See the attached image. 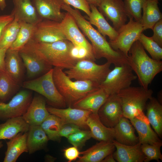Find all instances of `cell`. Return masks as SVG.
Listing matches in <instances>:
<instances>
[{
	"mask_svg": "<svg viewBox=\"0 0 162 162\" xmlns=\"http://www.w3.org/2000/svg\"><path fill=\"white\" fill-rule=\"evenodd\" d=\"M14 8L12 14L19 21L37 24L42 20L38 16L32 0H13Z\"/></svg>",
	"mask_w": 162,
	"mask_h": 162,
	"instance_id": "21",
	"label": "cell"
},
{
	"mask_svg": "<svg viewBox=\"0 0 162 162\" xmlns=\"http://www.w3.org/2000/svg\"><path fill=\"white\" fill-rule=\"evenodd\" d=\"M38 15L42 20L61 22L65 12L61 11L64 2L62 0H32Z\"/></svg>",
	"mask_w": 162,
	"mask_h": 162,
	"instance_id": "15",
	"label": "cell"
},
{
	"mask_svg": "<svg viewBox=\"0 0 162 162\" xmlns=\"http://www.w3.org/2000/svg\"><path fill=\"white\" fill-rule=\"evenodd\" d=\"M29 126L22 116L8 119L0 124V140H10L20 133L27 132Z\"/></svg>",
	"mask_w": 162,
	"mask_h": 162,
	"instance_id": "26",
	"label": "cell"
},
{
	"mask_svg": "<svg viewBox=\"0 0 162 162\" xmlns=\"http://www.w3.org/2000/svg\"><path fill=\"white\" fill-rule=\"evenodd\" d=\"M20 85L5 71H0V101L4 102L16 93Z\"/></svg>",
	"mask_w": 162,
	"mask_h": 162,
	"instance_id": "33",
	"label": "cell"
},
{
	"mask_svg": "<svg viewBox=\"0 0 162 162\" xmlns=\"http://www.w3.org/2000/svg\"><path fill=\"white\" fill-rule=\"evenodd\" d=\"M162 146L161 141L155 142L152 144L144 143L141 144V150L146 156L144 162H149L152 160H155L158 162L162 160V155L160 148Z\"/></svg>",
	"mask_w": 162,
	"mask_h": 162,
	"instance_id": "37",
	"label": "cell"
},
{
	"mask_svg": "<svg viewBox=\"0 0 162 162\" xmlns=\"http://www.w3.org/2000/svg\"><path fill=\"white\" fill-rule=\"evenodd\" d=\"M12 14L0 15V38L5 27L14 19Z\"/></svg>",
	"mask_w": 162,
	"mask_h": 162,
	"instance_id": "44",
	"label": "cell"
},
{
	"mask_svg": "<svg viewBox=\"0 0 162 162\" xmlns=\"http://www.w3.org/2000/svg\"><path fill=\"white\" fill-rule=\"evenodd\" d=\"M98 7L104 16L112 22L117 31L126 23L128 17L122 0H101Z\"/></svg>",
	"mask_w": 162,
	"mask_h": 162,
	"instance_id": "10",
	"label": "cell"
},
{
	"mask_svg": "<svg viewBox=\"0 0 162 162\" xmlns=\"http://www.w3.org/2000/svg\"><path fill=\"white\" fill-rule=\"evenodd\" d=\"M129 18L128 23L117 31L116 38L109 42L114 50L121 51L128 57H129V52L131 46L139 40L143 31L140 21H136L132 17Z\"/></svg>",
	"mask_w": 162,
	"mask_h": 162,
	"instance_id": "8",
	"label": "cell"
},
{
	"mask_svg": "<svg viewBox=\"0 0 162 162\" xmlns=\"http://www.w3.org/2000/svg\"><path fill=\"white\" fill-rule=\"evenodd\" d=\"M46 100L41 95L34 96L22 117L30 125H40L50 114L46 105Z\"/></svg>",
	"mask_w": 162,
	"mask_h": 162,
	"instance_id": "16",
	"label": "cell"
},
{
	"mask_svg": "<svg viewBox=\"0 0 162 162\" xmlns=\"http://www.w3.org/2000/svg\"><path fill=\"white\" fill-rule=\"evenodd\" d=\"M66 39L60 22L43 20L36 24L31 40L38 43H51Z\"/></svg>",
	"mask_w": 162,
	"mask_h": 162,
	"instance_id": "11",
	"label": "cell"
},
{
	"mask_svg": "<svg viewBox=\"0 0 162 162\" xmlns=\"http://www.w3.org/2000/svg\"><path fill=\"white\" fill-rule=\"evenodd\" d=\"M19 53L26 69L27 77L30 80L45 74L52 68V66L27 50L22 49Z\"/></svg>",
	"mask_w": 162,
	"mask_h": 162,
	"instance_id": "17",
	"label": "cell"
},
{
	"mask_svg": "<svg viewBox=\"0 0 162 162\" xmlns=\"http://www.w3.org/2000/svg\"><path fill=\"white\" fill-rule=\"evenodd\" d=\"M92 137L90 130H80L70 135L67 139L73 146L78 148L83 147L86 141Z\"/></svg>",
	"mask_w": 162,
	"mask_h": 162,
	"instance_id": "39",
	"label": "cell"
},
{
	"mask_svg": "<svg viewBox=\"0 0 162 162\" xmlns=\"http://www.w3.org/2000/svg\"><path fill=\"white\" fill-rule=\"evenodd\" d=\"M19 21L20 25L19 32L15 40L9 48L19 51L32 38L36 25Z\"/></svg>",
	"mask_w": 162,
	"mask_h": 162,
	"instance_id": "32",
	"label": "cell"
},
{
	"mask_svg": "<svg viewBox=\"0 0 162 162\" xmlns=\"http://www.w3.org/2000/svg\"><path fill=\"white\" fill-rule=\"evenodd\" d=\"M53 77L57 89L69 106L100 88L99 84L90 81H73L59 67L53 68Z\"/></svg>",
	"mask_w": 162,
	"mask_h": 162,
	"instance_id": "3",
	"label": "cell"
},
{
	"mask_svg": "<svg viewBox=\"0 0 162 162\" xmlns=\"http://www.w3.org/2000/svg\"><path fill=\"white\" fill-rule=\"evenodd\" d=\"M153 91L142 87H131L121 90L117 94L121 101L123 116L130 120L145 114L143 110L147 102L152 97Z\"/></svg>",
	"mask_w": 162,
	"mask_h": 162,
	"instance_id": "4",
	"label": "cell"
},
{
	"mask_svg": "<svg viewBox=\"0 0 162 162\" xmlns=\"http://www.w3.org/2000/svg\"><path fill=\"white\" fill-rule=\"evenodd\" d=\"M113 142L116 150L113 153V156L118 162H143L146 156L142 152L141 144L129 146L120 143L114 140Z\"/></svg>",
	"mask_w": 162,
	"mask_h": 162,
	"instance_id": "19",
	"label": "cell"
},
{
	"mask_svg": "<svg viewBox=\"0 0 162 162\" xmlns=\"http://www.w3.org/2000/svg\"><path fill=\"white\" fill-rule=\"evenodd\" d=\"M22 86L40 94L53 105L61 107L65 106V100L57 89L53 80V68L39 77L24 82Z\"/></svg>",
	"mask_w": 162,
	"mask_h": 162,
	"instance_id": "6",
	"label": "cell"
},
{
	"mask_svg": "<svg viewBox=\"0 0 162 162\" xmlns=\"http://www.w3.org/2000/svg\"><path fill=\"white\" fill-rule=\"evenodd\" d=\"M158 1L147 0L143 5L140 22L143 31L148 29L152 30L156 23L162 19V14L158 6Z\"/></svg>",
	"mask_w": 162,
	"mask_h": 162,
	"instance_id": "29",
	"label": "cell"
},
{
	"mask_svg": "<svg viewBox=\"0 0 162 162\" xmlns=\"http://www.w3.org/2000/svg\"><path fill=\"white\" fill-rule=\"evenodd\" d=\"M114 128V140L118 142L129 146L139 142L138 137L135 133V129L128 118L122 116Z\"/></svg>",
	"mask_w": 162,
	"mask_h": 162,
	"instance_id": "23",
	"label": "cell"
},
{
	"mask_svg": "<svg viewBox=\"0 0 162 162\" xmlns=\"http://www.w3.org/2000/svg\"><path fill=\"white\" fill-rule=\"evenodd\" d=\"M63 125L60 118L50 114L40 126L45 132L49 140L59 142L61 139L59 133Z\"/></svg>",
	"mask_w": 162,
	"mask_h": 162,
	"instance_id": "34",
	"label": "cell"
},
{
	"mask_svg": "<svg viewBox=\"0 0 162 162\" xmlns=\"http://www.w3.org/2000/svg\"><path fill=\"white\" fill-rule=\"evenodd\" d=\"M5 63V71L20 85L23 79L25 66L19 51L9 48L6 52Z\"/></svg>",
	"mask_w": 162,
	"mask_h": 162,
	"instance_id": "22",
	"label": "cell"
},
{
	"mask_svg": "<svg viewBox=\"0 0 162 162\" xmlns=\"http://www.w3.org/2000/svg\"><path fill=\"white\" fill-rule=\"evenodd\" d=\"M90 7L91 13L88 20L90 24L95 26L104 36H108L110 41L114 40L117 36L118 32L108 23L97 7L92 5H90Z\"/></svg>",
	"mask_w": 162,
	"mask_h": 162,
	"instance_id": "28",
	"label": "cell"
},
{
	"mask_svg": "<svg viewBox=\"0 0 162 162\" xmlns=\"http://www.w3.org/2000/svg\"><path fill=\"white\" fill-rule=\"evenodd\" d=\"M113 153H111L107 156L101 162H116V160L114 159Z\"/></svg>",
	"mask_w": 162,
	"mask_h": 162,
	"instance_id": "46",
	"label": "cell"
},
{
	"mask_svg": "<svg viewBox=\"0 0 162 162\" xmlns=\"http://www.w3.org/2000/svg\"><path fill=\"white\" fill-rule=\"evenodd\" d=\"M98 115L107 127L114 128L116 125L123 116L122 103L117 94L109 96L99 110Z\"/></svg>",
	"mask_w": 162,
	"mask_h": 162,
	"instance_id": "12",
	"label": "cell"
},
{
	"mask_svg": "<svg viewBox=\"0 0 162 162\" xmlns=\"http://www.w3.org/2000/svg\"><path fill=\"white\" fill-rule=\"evenodd\" d=\"M153 34L151 37L160 47H162V19L154 26L152 29Z\"/></svg>",
	"mask_w": 162,
	"mask_h": 162,
	"instance_id": "42",
	"label": "cell"
},
{
	"mask_svg": "<svg viewBox=\"0 0 162 162\" xmlns=\"http://www.w3.org/2000/svg\"><path fill=\"white\" fill-rule=\"evenodd\" d=\"M6 48H0V71H5V58L7 50Z\"/></svg>",
	"mask_w": 162,
	"mask_h": 162,
	"instance_id": "45",
	"label": "cell"
},
{
	"mask_svg": "<svg viewBox=\"0 0 162 162\" xmlns=\"http://www.w3.org/2000/svg\"><path fill=\"white\" fill-rule=\"evenodd\" d=\"M101 0H86L89 5H93L98 7Z\"/></svg>",
	"mask_w": 162,
	"mask_h": 162,
	"instance_id": "47",
	"label": "cell"
},
{
	"mask_svg": "<svg viewBox=\"0 0 162 162\" xmlns=\"http://www.w3.org/2000/svg\"><path fill=\"white\" fill-rule=\"evenodd\" d=\"M27 135V132L20 133L6 142L7 149L4 162H15L22 154L28 152Z\"/></svg>",
	"mask_w": 162,
	"mask_h": 162,
	"instance_id": "25",
	"label": "cell"
},
{
	"mask_svg": "<svg viewBox=\"0 0 162 162\" xmlns=\"http://www.w3.org/2000/svg\"><path fill=\"white\" fill-rule=\"evenodd\" d=\"M130 65L124 64L115 66L108 73L105 80L100 84L109 95L116 94L122 90L130 86L137 78Z\"/></svg>",
	"mask_w": 162,
	"mask_h": 162,
	"instance_id": "7",
	"label": "cell"
},
{
	"mask_svg": "<svg viewBox=\"0 0 162 162\" xmlns=\"http://www.w3.org/2000/svg\"><path fill=\"white\" fill-rule=\"evenodd\" d=\"M50 114L60 118L63 124H71L76 125L80 128L86 129L88 127L86 121L92 112L89 111L82 109L72 108L69 106L66 109H60L52 107H47Z\"/></svg>",
	"mask_w": 162,
	"mask_h": 162,
	"instance_id": "14",
	"label": "cell"
},
{
	"mask_svg": "<svg viewBox=\"0 0 162 162\" xmlns=\"http://www.w3.org/2000/svg\"><path fill=\"white\" fill-rule=\"evenodd\" d=\"M20 27L19 19H14L4 28L0 38V48L8 49L15 40Z\"/></svg>",
	"mask_w": 162,
	"mask_h": 162,
	"instance_id": "35",
	"label": "cell"
},
{
	"mask_svg": "<svg viewBox=\"0 0 162 162\" xmlns=\"http://www.w3.org/2000/svg\"><path fill=\"white\" fill-rule=\"evenodd\" d=\"M45 159L47 161L53 162L56 160V158L50 155H47L46 156Z\"/></svg>",
	"mask_w": 162,
	"mask_h": 162,
	"instance_id": "49",
	"label": "cell"
},
{
	"mask_svg": "<svg viewBox=\"0 0 162 162\" xmlns=\"http://www.w3.org/2000/svg\"><path fill=\"white\" fill-rule=\"evenodd\" d=\"M74 46L67 39L51 43H38L30 40L22 49L52 66L69 69L77 62L71 55Z\"/></svg>",
	"mask_w": 162,
	"mask_h": 162,
	"instance_id": "1",
	"label": "cell"
},
{
	"mask_svg": "<svg viewBox=\"0 0 162 162\" xmlns=\"http://www.w3.org/2000/svg\"><path fill=\"white\" fill-rule=\"evenodd\" d=\"M7 6L5 0H0V9L3 10Z\"/></svg>",
	"mask_w": 162,
	"mask_h": 162,
	"instance_id": "48",
	"label": "cell"
},
{
	"mask_svg": "<svg viewBox=\"0 0 162 162\" xmlns=\"http://www.w3.org/2000/svg\"><path fill=\"white\" fill-rule=\"evenodd\" d=\"M109 95L104 89L100 87L76 101L72 106L74 108L98 114L99 110Z\"/></svg>",
	"mask_w": 162,
	"mask_h": 162,
	"instance_id": "20",
	"label": "cell"
},
{
	"mask_svg": "<svg viewBox=\"0 0 162 162\" xmlns=\"http://www.w3.org/2000/svg\"><path fill=\"white\" fill-rule=\"evenodd\" d=\"M138 40L144 49L149 53L152 59L157 61H161L162 59V48L151 37H147L142 33Z\"/></svg>",
	"mask_w": 162,
	"mask_h": 162,
	"instance_id": "36",
	"label": "cell"
},
{
	"mask_svg": "<svg viewBox=\"0 0 162 162\" xmlns=\"http://www.w3.org/2000/svg\"><path fill=\"white\" fill-rule=\"evenodd\" d=\"M65 4L71 5L76 9L84 11L88 16L90 15L91 11L90 5L86 0H62Z\"/></svg>",
	"mask_w": 162,
	"mask_h": 162,
	"instance_id": "40",
	"label": "cell"
},
{
	"mask_svg": "<svg viewBox=\"0 0 162 162\" xmlns=\"http://www.w3.org/2000/svg\"><path fill=\"white\" fill-rule=\"evenodd\" d=\"M147 103V117L155 132L160 138L162 136V105L156 98L152 97Z\"/></svg>",
	"mask_w": 162,
	"mask_h": 162,
	"instance_id": "30",
	"label": "cell"
},
{
	"mask_svg": "<svg viewBox=\"0 0 162 162\" xmlns=\"http://www.w3.org/2000/svg\"><path fill=\"white\" fill-rule=\"evenodd\" d=\"M3 146V145L2 141L0 140V149Z\"/></svg>",
	"mask_w": 162,
	"mask_h": 162,
	"instance_id": "50",
	"label": "cell"
},
{
	"mask_svg": "<svg viewBox=\"0 0 162 162\" xmlns=\"http://www.w3.org/2000/svg\"><path fill=\"white\" fill-rule=\"evenodd\" d=\"M63 152L64 156L68 162L76 160L80 155L78 148L74 146L64 149Z\"/></svg>",
	"mask_w": 162,
	"mask_h": 162,
	"instance_id": "43",
	"label": "cell"
},
{
	"mask_svg": "<svg viewBox=\"0 0 162 162\" xmlns=\"http://www.w3.org/2000/svg\"><path fill=\"white\" fill-rule=\"evenodd\" d=\"M80 128L79 126L73 124H64L60 130L59 136L67 138L70 135L80 130Z\"/></svg>",
	"mask_w": 162,
	"mask_h": 162,
	"instance_id": "41",
	"label": "cell"
},
{
	"mask_svg": "<svg viewBox=\"0 0 162 162\" xmlns=\"http://www.w3.org/2000/svg\"><path fill=\"white\" fill-rule=\"evenodd\" d=\"M129 65L136 74L140 86L146 89L155 76L162 71V62L149 57L138 40L129 52Z\"/></svg>",
	"mask_w": 162,
	"mask_h": 162,
	"instance_id": "2",
	"label": "cell"
},
{
	"mask_svg": "<svg viewBox=\"0 0 162 162\" xmlns=\"http://www.w3.org/2000/svg\"><path fill=\"white\" fill-rule=\"evenodd\" d=\"M147 0H124L128 17L140 21L143 5Z\"/></svg>",
	"mask_w": 162,
	"mask_h": 162,
	"instance_id": "38",
	"label": "cell"
},
{
	"mask_svg": "<svg viewBox=\"0 0 162 162\" xmlns=\"http://www.w3.org/2000/svg\"><path fill=\"white\" fill-rule=\"evenodd\" d=\"M92 137L100 141L112 142L114 139V128H109L101 122L98 114L91 113L86 121Z\"/></svg>",
	"mask_w": 162,
	"mask_h": 162,
	"instance_id": "24",
	"label": "cell"
},
{
	"mask_svg": "<svg viewBox=\"0 0 162 162\" xmlns=\"http://www.w3.org/2000/svg\"><path fill=\"white\" fill-rule=\"evenodd\" d=\"M111 64L107 62L99 65L92 60H83L78 61L73 67L64 72L71 79L90 81L100 85L111 70Z\"/></svg>",
	"mask_w": 162,
	"mask_h": 162,
	"instance_id": "5",
	"label": "cell"
},
{
	"mask_svg": "<svg viewBox=\"0 0 162 162\" xmlns=\"http://www.w3.org/2000/svg\"><path fill=\"white\" fill-rule=\"evenodd\" d=\"M138 134L139 142L152 144L161 141L156 133L151 128L150 124L136 118L130 120Z\"/></svg>",
	"mask_w": 162,
	"mask_h": 162,
	"instance_id": "31",
	"label": "cell"
},
{
	"mask_svg": "<svg viewBox=\"0 0 162 162\" xmlns=\"http://www.w3.org/2000/svg\"><path fill=\"white\" fill-rule=\"evenodd\" d=\"M62 31L67 39L76 46L82 47L93 55L92 46L79 29L73 16L68 12L60 22Z\"/></svg>",
	"mask_w": 162,
	"mask_h": 162,
	"instance_id": "13",
	"label": "cell"
},
{
	"mask_svg": "<svg viewBox=\"0 0 162 162\" xmlns=\"http://www.w3.org/2000/svg\"><path fill=\"white\" fill-rule=\"evenodd\" d=\"M32 98L30 91L23 90L17 93L8 102L0 101V120L4 121L22 116L27 110Z\"/></svg>",
	"mask_w": 162,
	"mask_h": 162,
	"instance_id": "9",
	"label": "cell"
},
{
	"mask_svg": "<svg viewBox=\"0 0 162 162\" xmlns=\"http://www.w3.org/2000/svg\"><path fill=\"white\" fill-rule=\"evenodd\" d=\"M49 138L40 125H30L27 132V146L28 152L32 154L44 148Z\"/></svg>",
	"mask_w": 162,
	"mask_h": 162,
	"instance_id": "27",
	"label": "cell"
},
{
	"mask_svg": "<svg viewBox=\"0 0 162 162\" xmlns=\"http://www.w3.org/2000/svg\"><path fill=\"white\" fill-rule=\"evenodd\" d=\"M116 147L113 142L100 141L86 150L80 152L78 162H101L109 154L113 153Z\"/></svg>",
	"mask_w": 162,
	"mask_h": 162,
	"instance_id": "18",
	"label": "cell"
}]
</instances>
